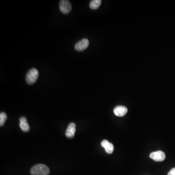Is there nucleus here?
Wrapping results in <instances>:
<instances>
[{
    "instance_id": "obj_9",
    "label": "nucleus",
    "mask_w": 175,
    "mask_h": 175,
    "mask_svg": "<svg viewBox=\"0 0 175 175\" xmlns=\"http://www.w3.org/2000/svg\"><path fill=\"white\" fill-rule=\"evenodd\" d=\"M20 128L23 132H28L30 129V127L28 123L27 120V118L24 117H22L20 119Z\"/></svg>"
},
{
    "instance_id": "obj_1",
    "label": "nucleus",
    "mask_w": 175,
    "mask_h": 175,
    "mask_svg": "<svg viewBox=\"0 0 175 175\" xmlns=\"http://www.w3.org/2000/svg\"><path fill=\"white\" fill-rule=\"evenodd\" d=\"M49 173L48 167L42 164L34 165L30 170V173L32 175H48Z\"/></svg>"
},
{
    "instance_id": "obj_3",
    "label": "nucleus",
    "mask_w": 175,
    "mask_h": 175,
    "mask_svg": "<svg viewBox=\"0 0 175 175\" xmlns=\"http://www.w3.org/2000/svg\"><path fill=\"white\" fill-rule=\"evenodd\" d=\"M60 9L62 13L68 14L72 9L70 2L67 0H62L60 2Z\"/></svg>"
},
{
    "instance_id": "obj_2",
    "label": "nucleus",
    "mask_w": 175,
    "mask_h": 175,
    "mask_svg": "<svg viewBox=\"0 0 175 175\" xmlns=\"http://www.w3.org/2000/svg\"><path fill=\"white\" fill-rule=\"evenodd\" d=\"M39 71L35 68H32L29 70L26 75V80L27 84H33L36 82L39 77Z\"/></svg>"
},
{
    "instance_id": "obj_12",
    "label": "nucleus",
    "mask_w": 175,
    "mask_h": 175,
    "mask_svg": "<svg viewBox=\"0 0 175 175\" xmlns=\"http://www.w3.org/2000/svg\"><path fill=\"white\" fill-rule=\"evenodd\" d=\"M168 175H175V168L171 170L168 173Z\"/></svg>"
},
{
    "instance_id": "obj_10",
    "label": "nucleus",
    "mask_w": 175,
    "mask_h": 175,
    "mask_svg": "<svg viewBox=\"0 0 175 175\" xmlns=\"http://www.w3.org/2000/svg\"><path fill=\"white\" fill-rule=\"evenodd\" d=\"M101 2L102 1L101 0H93L90 2V7L91 9L95 10L100 6Z\"/></svg>"
},
{
    "instance_id": "obj_5",
    "label": "nucleus",
    "mask_w": 175,
    "mask_h": 175,
    "mask_svg": "<svg viewBox=\"0 0 175 175\" xmlns=\"http://www.w3.org/2000/svg\"><path fill=\"white\" fill-rule=\"evenodd\" d=\"M150 158L156 162H163L165 159V154L163 151H157L150 154Z\"/></svg>"
},
{
    "instance_id": "obj_11",
    "label": "nucleus",
    "mask_w": 175,
    "mask_h": 175,
    "mask_svg": "<svg viewBox=\"0 0 175 175\" xmlns=\"http://www.w3.org/2000/svg\"><path fill=\"white\" fill-rule=\"evenodd\" d=\"M7 119V115L6 113L3 112H1L0 114V126H3Z\"/></svg>"
},
{
    "instance_id": "obj_4",
    "label": "nucleus",
    "mask_w": 175,
    "mask_h": 175,
    "mask_svg": "<svg viewBox=\"0 0 175 175\" xmlns=\"http://www.w3.org/2000/svg\"><path fill=\"white\" fill-rule=\"evenodd\" d=\"M89 41L88 39H82L75 45V50L78 52L84 51L89 46Z\"/></svg>"
},
{
    "instance_id": "obj_8",
    "label": "nucleus",
    "mask_w": 175,
    "mask_h": 175,
    "mask_svg": "<svg viewBox=\"0 0 175 175\" xmlns=\"http://www.w3.org/2000/svg\"><path fill=\"white\" fill-rule=\"evenodd\" d=\"M102 147L104 148L106 150V152L108 154H110L113 153L114 150V146L111 143L109 142V141L107 140H104L102 142Z\"/></svg>"
},
{
    "instance_id": "obj_6",
    "label": "nucleus",
    "mask_w": 175,
    "mask_h": 175,
    "mask_svg": "<svg viewBox=\"0 0 175 175\" xmlns=\"http://www.w3.org/2000/svg\"><path fill=\"white\" fill-rule=\"evenodd\" d=\"M128 109L126 107L118 106L114 109V114L117 116L122 117L125 115L128 112Z\"/></svg>"
},
{
    "instance_id": "obj_7",
    "label": "nucleus",
    "mask_w": 175,
    "mask_h": 175,
    "mask_svg": "<svg viewBox=\"0 0 175 175\" xmlns=\"http://www.w3.org/2000/svg\"><path fill=\"white\" fill-rule=\"evenodd\" d=\"M75 127H76V125L74 123H71L70 124L67 129L66 133H65V135L67 137L69 138H72L74 137L75 132L76 131Z\"/></svg>"
}]
</instances>
